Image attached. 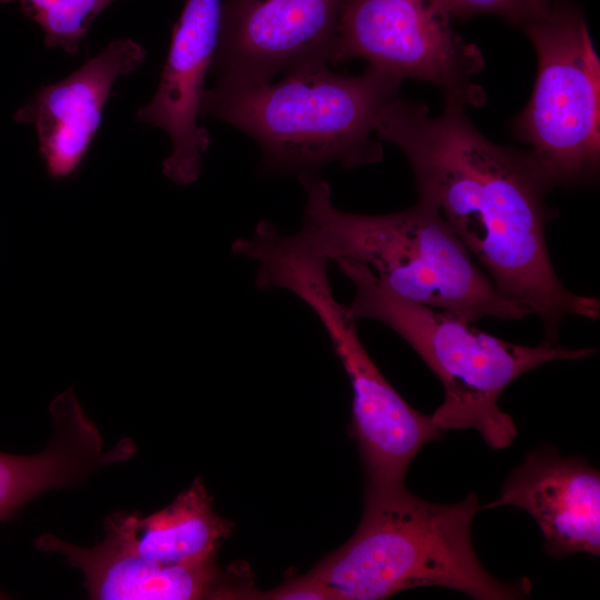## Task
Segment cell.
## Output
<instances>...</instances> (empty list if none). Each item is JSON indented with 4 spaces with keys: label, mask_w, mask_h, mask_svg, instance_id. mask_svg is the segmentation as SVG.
<instances>
[{
    "label": "cell",
    "mask_w": 600,
    "mask_h": 600,
    "mask_svg": "<svg viewBox=\"0 0 600 600\" xmlns=\"http://www.w3.org/2000/svg\"><path fill=\"white\" fill-rule=\"evenodd\" d=\"M3 598V594L0 592V599Z\"/></svg>",
    "instance_id": "obj_19"
},
{
    "label": "cell",
    "mask_w": 600,
    "mask_h": 600,
    "mask_svg": "<svg viewBox=\"0 0 600 600\" xmlns=\"http://www.w3.org/2000/svg\"><path fill=\"white\" fill-rule=\"evenodd\" d=\"M451 19L440 0H344L330 63L363 59L402 80L431 82L446 102L479 106L484 92L473 77L483 56Z\"/></svg>",
    "instance_id": "obj_8"
},
{
    "label": "cell",
    "mask_w": 600,
    "mask_h": 600,
    "mask_svg": "<svg viewBox=\"0 0 600 600\" xmlns=\"http://www.w3.org/2000/svg\"><path fill=\"white\" fill-rule=\"evenodd\" d=\"M344 0H222L211 72L217 84L256 86L329 66Z\"/></svg>",
    "instance_id": "obj_9"
},
{
    "label": "cell",
    "mask_w": 600,
    "mask_h": 600,
    "mask_svg": "<svg viewBox=\"0 0 600 600\" xmlns=\"http://www.w3.org/2000/svg\"><path fill=\"white\" fill-rule=\"evenodd\" d=\"M521 29L538 58L532 94L516 137L551 189L596 182L600 164V61L582 12L566 0Z\"/></svg>",
    "instance_id": "obj_7"
},
{
    "label": "cell",
    "mask_w": 600,
    "mask_h": 600,
    "mask_svg": "<svg viewBox=\"0 0 600 600\" xmlns=\"http://www.w3.org/2000/svg\"><path fill=\"white\" fill-rule=\"evenodd\" d=\"M114 0H0L17 3L43 31L44 44L77 54L96 18Z\"/></svg>",
    "instance_id": "obj_16"
},
{
    "label": "cell",
    "mask_w": 600,
    "mask_h": 600,
    "mask_svg": "<svg viewBox=\"0 0 600 600\" xmlns=\"http://www.w3.org/2000/svg\"><path fill=\"white\" fill-rule=\"evenodd\" d=\"M146 58L139 42L114 39L64 79L39 88L17 110V122L34 126L50 177L61 179L77 170L100 127L116 81L140 69Z\"/></svg>",
    "instance_id": "obj_11"
},
{
    "label": "cell",
    "mask_w": 600,
    "mask_h": 600,
    "mask_svg": "<svg viewBox=\"0 0 600 600\" xmlns=\"http://www.w3.org/2000/svg\"><path fill=\"white\" fill-rule=\"evenodd\" d=\"M256 262V286L294 293L314 311L331 340L351 384V429L364 468L366 492L406 487L409 464L442 431L431 414L411 407L372 361L359 338L357 319L332 294L329 261L272 238L258 249Z\"/></svg>",
    "instance_id": "obj_6"
},
{
    "label": "cell",
    "mask_w": 600,
    "mask_h": 600,
    "mask_svg": "<svg viewBox=\"0 0 600 600\" xmlns=\"http://www.w3.org/2000/svg\"><path fill=\"white\" fill-rule=\"evenodd\" d=\"M251 599L264 600H332L330 592L309 573L287 579L279 587L268 590H254Z\"/></svg>",
    "instance_id": "obj_18"
},
{
    "label": "cell",
    "mask_w": 600,
    "mask_h": 600,
    "mask_svg": "<svg viewBox=\"0 0 600 600\" xmlns=\"http://www.w3.org/2000/svg\"><path fill=\"white\" fill-rule=\"evenodd\" d=\"M479 510L476 493L444 504L417 497L406 487L366 492L362 518L352 537L308 573L332 600H382L427 586L479 600L527 597L528 578L500 581L478 560L471 528Z\"/></svg>",
    "instance_id": "obj_4"
},
{
    "label": "cell",
    "mask_w": 600,
    "mask_h": 600,
    "mask_svg": "<svg viewBox=\"0 0 600 600\" xmlns=\"http://www.w3.org/2000/svg\"><path fill=\"white\" fill-rule=\"evenodd\" d=\"M513 506L527 511L554 558L600 554V472L586 459L563 457L553 446L530 451L510 472L498 499L484 509Z\"/></svg>",
    "instance_id": "obj_12"
},
{
    "label": "cell",
    "mask_w": 600,
    "mask_h": 600,
    "mask_svg": "<svg viewBox=\"0 0 600 600\" xmlns=\"http://www.w3.org/2000/svg\"><path fill=\"white\" fill-rule=\"evenodd\" d=\"M232 523L218 516L201 479L166 508L143 516L116 512L104 520V532L138 556L164 564H204L216 561Z\"/></svg>",
    "instance_id": "obj_14"
},
{
    "label": "cell",
    "mask_w": 600,
    "mask_h": 600,
    "mask_svg": "<svg viewBox=\"0 0 600 600\" xmlns=\"http://www.w3.org/2000/svg\"><path fill=\"white\" fill-rule=\"evenodd\" d=\"M336 262L354 288L348 306L352 316L392 329L441 382L443 401L431 414L437 428L476 429L493 450L510 447L518 434L513 418L499 407L511 382L544 363L586 359L597 352L590 347L566 349L547 340L538 346L502 340L451 312L396 294L363 263Z\"/></svg>",
    "instance_id": "obj_5"
},
{
    "label": "cell",
    "mask_w": 600,
    "mask_h": 600,
    "mask_svg": "<svg viewBox=\"0 0 600 600\" xmlns=\"http://www.w3.org/2000/svg\"><path fill=\"white\" fill-rule=\"evenodd\" d=\"M451 18L493 13L522 27L541 14L550 0H440Z\"/></svg>",
    "instance_id": "obj_17"
},
{
    "label": "cell",
    "mask_w": 600,
    "mask_h": 600,
    "mask_svg": "<svg viewBox=\"0 0 600 600\" xmlns=\"http://www.w3.org/2000/svg\"><path fill=\"white\" fill-rule=\"evenodd\" d=\"M306 191L301 229L291 234L306 253L366 264L392 292L451 312L471 323L530 316L501 297L453 231L430 206L418 202L388 214H356L333 207L329 183L299 178Z\"/></svg>",
    "instance_id": "obj_3"
},
{
    "label": "cell",
    "mask_w": 600,
    "mask_h": 600,
    "mask_svg": "<svg viewBox=\"0 0 600 600\" xmlns=\"http://www.w3.org/2000/svg\"><path fill=\"white\" fill-rule=\"evenodd\" d=\"M376 133L403 152L419 201L440 214L498 293L539 317L544 340L557 343L569 317L599 319V299L567 289L553 268L546 237L552 189L528 151L489 140L461 104L446 102L434 117L399 96L381 110Z\"/></svg>",
    "instance_id": "obj_1"
},
{
    "label": "cell",
    "mask_w": 600,
    "mask_h": 600,
    "mask_svg": "<svg viewBox=\"0 0 600 600\" xmlns=\"http://www.w3.org/2000/svg\"><path fill=\"white\" fill-rule=\"evenodd\" d=\"M34 546L79 569L94 600L238 599L249 580L244 569L226 572L216 561L188 566L142 558L110 533L93 547L74 546L51 533L38 537Z\"/></svg>",
    "instance_id": "obj_13"
},
{
    "label": "cell",
    "mask_w": 600,
    "mask_h": 600,
    "mask_svg": "<svg viewBox=\"0 0 600 600\" xmlns=\"http://www.w3.org/2000/svg\"><path fill=\"white\" fill-rule=\"evenodd\" d=\"M71 476V459L56 442L31 456L0 452V521L13 517L37 496L66 487Z\"/></svg>",
    "instance_id": "obj_15"
},
{
    "label": "cell",
    "mask_w": 600,
    "mask_h": 600,
    "mask_svg": "<svg viewBox=\"0 0 600 600\" xmlns=\"http://www.w3.org/2000/svg\"><path fill=\"white\" fill-rule=\"evenodd\" d=\"M402 82L369 64L360 76L319 66L287 73L278 82L214 83L204 90L200 116L251 137L266 176L318 174L331 163L356 169L381 161L376 122Z\"/></svg>",
    "instance_id": "obj_2"
},
{
    "label": "cell",
    "mask_w": 600,
    "mask_h": 600,
    "mask_svg": "<svg viewBox=\"0 0 600 600\" xmlns=\"http://www.w3.org/2000/svg\"><path fill=\"white\" fill-rule=\"evenodd\" d=\"M222 0H186L172 29L171 42L158 88L151 100L137 111L141 123L162 129L172 151L162 172L177 184L194 182L210 133L198 119L204 81L211 71L219 41Z\"/></svg>",
    "instance_id": "obj_10"
}]
</instances>
